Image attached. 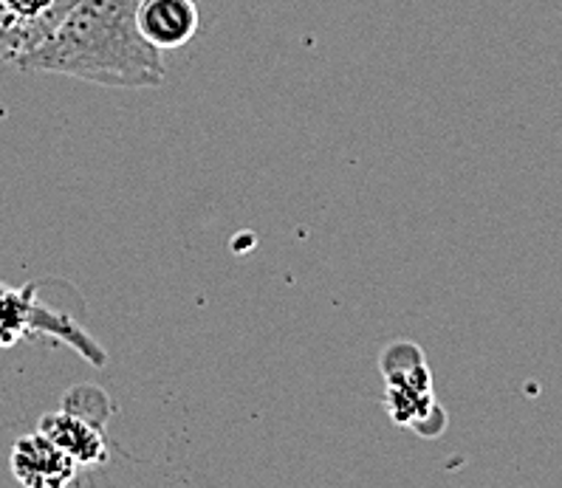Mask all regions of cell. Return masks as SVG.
<instances>
[{
  "mask_svg": "<svg viewBox=\"0 0 562 488\" xmlns=\"http://www.w3.org/2000/svg\"><path fill=\"white\" fill-rule=\"evenodd\" d=\"M139 0H86L18 60L23 71H48L105 88H156L165 57L136 23Z\"/></svg>",
  "mask_w": 562,
  "mask_h": 488,
  "instance_id": "1",
  "label": "cell"
},
{
  "mask_svg": "<svg viewBox=\"0 0 562 488\" xmlns=\"http://www.w3.org/2000/svg\"><path fill=\"white\" fill-rule=\"evenodd\" d=\"M384 376V407L396 427L422 438H438L447 429V412L432 393L430 364L416 342H393L379 359Z\"/></svg>",
  "mask_w": 562,
  "mask_h": 488,
  "instance_id": "2",
  "label": "cell"
},
{
  "mask_svg": "<svg viewBox=\"0 0 562 488\" xmlns=\"http://www.w3.org/2000/svg\"><path fill=\"white\" fill-rule=\"evenodd\" d=\"M9 466H12L14 480L26 488H66L68 483L77 480V472H80V466L54 446L43 432L14 441Z\"/></svg>",
  "mask_w": 562,
  "mask_h": 488,
  "instance_id": "3",
  "label": "cell"
},
{
  "mask_svg": "<svg viewBox=\"0 0 562 488\" xmlns=\"http://www.w3.org/2000/svg\"><path fill=\"white\" fill-rule=\"evenodd\" d=\"M136 23L159 52H172L195 37L201 18L195 0H139Z\"/></svg>",
  "mask_w": 562,
  "mask_h": 488,
  "instance_id": "4",
  "label": "cell"
},
{
  "mask_svg": "<svg viewBox=\"0 0 562 488\" xmlns=\"http://www.w3.org/2000/svg\"><path fill=\"white\" fill-rule=\"evenodd\" d=\"M37 432H43L54 446L66 452L80 468H100L102 463H108L105 427H97V423L86 421V418L71 416L66 409L43 416Z\"/></svg>",
  "mask_w": 562,
  "mask_h": 488,
  "instance_id": "5",
  "label": "cell"
},
{
  "mask_svg": "<svg viewBox=\"0 0 562 488\" xmlns=\"http://www.w3.org/2000/svg\"><path fill=\"white\" fill-rule=\"evenodd\" d=\"M63 409L71 412V416H80L86 421L97 423V427H108V418H111V398H108L105 389L93 387V384H77L66 393L63 398Z\"/></svg>",
  "mask_w": 562,
  "mask_h": 488,
  "instance_id": "6",
  "label": "cell"
},
{
  "mask_svg": "<svg viewBox=\"0 0 562 488\" xmlns=\"http://www.w3.org/2000/svg\"><path fill=\"white\" fill-rule=\"evenodd\" d=\"M3 288H7V283H0V294H3Z\"/></svg>",
  "mask_w": 562,
  "mask_h": 488,
  "instance_id": "7",
  "label": "cell"
}]
</instances>
